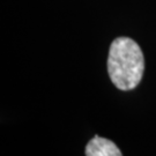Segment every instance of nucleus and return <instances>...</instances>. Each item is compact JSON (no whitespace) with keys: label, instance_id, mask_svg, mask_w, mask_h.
<instances>
[{"label":"nucleus","instance_id":"obj_2","mask_svg":"<svg viewBox=\"0 0 156 156\" xmlns=\"http://www.w3.org/2000/svg\"><path fill=\"white\" fill-rule=\"evenodd\" d=\"M86 156H123L116 144L109 139L95 135L86 146Z\"/></svg>","mask_w":156,"mask_h":156},{"label":"nucleus","instance_id":"obj_1","mask_svg":"<svg viewBox=\"0 0 156 156\" xmlns=\"http://www.w3.org/2000/svg\"><path fill=\"white\" fill-rule=\"evenodd\" d=\"M145 71V58L139 44L128 37L111 43L108 72L112 83L120 90H132L140 83Z\"/></svg>","mask_w":156,"mask_h":156}]
</instances>
